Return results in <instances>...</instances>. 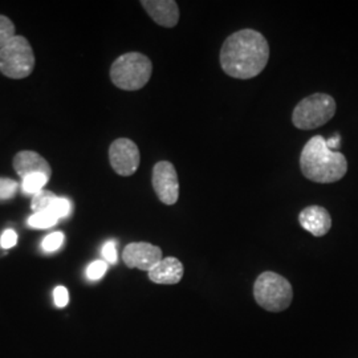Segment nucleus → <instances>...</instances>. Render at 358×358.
Returning a JSON list of instances; mask_svg holds the SVG:
<instances>
[{"label": "nucleus", "instance_id": "obj_17", "mask_svg": "<svg viewBox=\"0 0 358 358\" xmlns=\"http://www.w3.org/2000/svg\"><path fill=\"white\" fill-rule=\"evenodd\" d=\"M15 36L16 35L13 22L7 16L0 15V50L6 47Z\"/></svg>", "mask_w": 358, "mask_h": 358}, {"label": "nucleus", "instance_id": "obj_19", "mask_svg": "<svg viewBox=\"0 0 358 358\" xmlns=\"http://www.w3.org/2000/svg\"><path fill=\"white\" fill-rule=\"evenodd\" d=\"M108 271V263L103 260H96L90 263V267L87 269V276L90 280H100Z\"/></svg>", "mask_w": 358, "mask_h": 358}, {"label": "nucleus", "instance_id": "obj_16", "mask_svg": "<svg viewBox=\"0 0 358 358\" xmlns=\"http://www.w3.org/2000/svg\"><path fill=\"white\" fill-rule=\"evenodd\" d=\"M48 180L50 178L44 174H31L26 178H23V182H22L23 192L35 195L36 192L44 190L43 187L47 185Z\"/></svg>", "mask_w": 358, "mask_h": 358}, {"label": "nucleus", "instance_id": "obj_13", "mask_svg": "<svg viewBox=\"0 0 358 358\" xmlns=\"http://www.w3.org/2000/svg\"><path fill=\"white\" fill-rule=\"evenodd\" d=\"M183 264L177 257L162 259L149 273V279L155 284L174 285L178 284L183 278Z\"/></svg>", "mask_w": 358, "mask_h": 358}, {"label": "nucleus", "instance_id": "obj_7", "mask_svg": "<svg viewBox=\"0 0 358 358\" xmlns=\"http://www.w3.org/2000/svg\"><path fill=\"white\" fill-rule=\"evenodd\" d=\"M110 166L121 177L133 176L141 162L138 146L129 138H118L109 148Z\"/></svg>", "mask_w": 358, "mask_h": 358}, {"label": "nucleus", "instance_id": "obj_4", "mask_svg": "<svg viewBox=\"0 0 358 358\" xmlns=\"http://www.w3.org/2000/svg\"><path fill=\"white\" fill-rule=\"evenodd\" d=\"M256 303L268 312H282L291 306L294 299L292 285L276 272H263L254 284Z\"/></svg>", "mask_w": 358, "mask_h": 358}, {"label": "nucleus", "instance_id": "obj_22", "mask_svg": "<svg viewBox=\"0 0 358 358\" xmlns=\"http://www.w3.org/2000/svg\"><path fill=\"white\" fill-rule=\"evenodd\" d=\"M53 300H55V304L56 307L64 308L66 307L68 301H69V294H68V289L60 285V287H56L55 291H53Z\"/></svg>", "mask_w": 358, "mask_h": 358}, {"label": "nucleus", "instance_id": "obj_25", "mask_svg": "<svg viewBox=\"0 0 358 358\" xmlns=\"http://www.w3.org/2000/svg\"><path fill=\"white\" fill-rule=\"evenodd\" d=\"M340 143H341V137H340V134H334L332 138H329V140H327V145H328V148L333 150V152H337V149L340 148Z\"/></svg>", "mask_w": 358, "mask_h": 358}, {"label": "nucleus", "instance_id": "obj_20", "mask_svg": "<svg viewBox=\"0 0 358 358\" xmlns=\"http://www.w3.org/2000/svg\"><path fill=\"white\" fill-rule=\"evenodd\" d=\"M52 213L56 215V217H68L69 214H71V211H72V205H71V202L68 201V199H65V198H60V196H57L56 198V201L52 203L51 208Z\"/></svg>", "mask_w": 358, "mask_h": 358}, {"label": "nucleus", "instance_id": "obj_1", "mask_svg": "<svg viewBox=\"0 0 358 358\" xmlns=\"http://www.w3.org/2000/svg\"><path fill=\"white\" fill-rule=\"evenodd\" d=\"M268 59L267 38L251 28L230 35L220 50L223 72L238 80H250L260 75L268 64Z\"/></svg>", "mask_w": 358, "mask_h": 358}, {"label": "nucleus", "instance_id": "obj_5", "mask_svg": "<svg viewBox=\"0 0 358 358\" xmlns=\"http://www.w3.org/2000/svg\"><path fill=\"white\" fill-rule=\"evenodd\" d=\"M337 105L332 96L327 93H315L294 106L292 122L301 130H313L329 122L336 115Z\"/></svg>", "mask_w": 358, "mask_h": 358}, {"label": "nucleus", "instance_id": "obj_12", "mask_svg": "<svg viewBox=\"0 0 358 358\" xmlns=\"http://www.w3.org/2000/svg\"><path fill=\"white\" fill-rule=\"evenodd\" d=\"M13 169L17 176L26 178L31 174H44L51 178L52 167L45 158H43L36 152H20L13 158Z\"/></svg>", "mask_w": 358, "mask_h": 358}, {"label": "nucleus", "instance_id": "obj_21", "mask_svg": "<svg viewBox=\"0 0 358 358\" xmlns=\"http://www.w3.org/2000/svg\"><path fill=\"white\" fill-rule=\"evenodd\" d=\"M17 183L10 178H0V199H10L17 190Z\"/></svg>", "mask_w": 358, "mask_h": 358}, {"label": "nucleus", "instance_id": "obj_9", "mask_svg": "<svg viewBox=\"0 0 358 358\" xmlns=\"http://www.w3.org/2000/svg\"><path fill=\"white\" fill-rule=\"evenodd\" d=\"M124 263L129 268H138L150 272L162 260V250L145 242L130 243L122 252Z\"/></svg>", "mask_w": 358, "mask_h": 358}, {"label": "nucleus", "instance_id": "obj_14", "mask_svg": "<svg viewBox=\"0 0 358 358\" xmlns=\"http://www.w3.org/2000/svg\"><path fill=\"white\" fill-rule=\"evenodd\" d=\"M57 220H59V217H56L51 210H47V211L36 213L32 217H29L28 224L32 229L44 230V229H50L52 226H55L57 223Z\"/></svg>", "mask_w": 358, "mask_h": 358}, {"label": "nucleus", "instance_id": "obj_10", "mask_svg": "<svg viewBox=\"0 0 358 358\" xmlns=\"http://www.w3.org/2000/svg\"><path fill=\"white\" fill-rule=\"evenodd\" d=\"M299 222L304 230L320 238L332 229V217L327 208L321 206H308L300 214Z\"/></svg>", "mask_w": 358, "mask_h": 358}, {"label": "nucleus", "instance_id": "obj_18", "mask_svg": "<svg viewBox=\"0 0 358 358\" xmlns=\"http://www.w3.org/2000/svg\"><path fill=\"white\" fill-rule=\"evenodd\" d=\"M63 243H64V234L53 232L43 241L41 247L45 252H53V251H57L63 245Z\"/></svg>", "mask_w": 358, "mask_h": 358}, {"label": "nucleus", "instance_id": "obj_8", "mask_svg": "<svg viewBox=\"0 0 358 358\" xmlns=\"http://www.w3.org/2000/svg\"><path fill=\"white\" fill-rule=\"evenodd\" d=\"M152 183L158 199L164 205L177 203L179 198L178 174L171 162L161 161L154 165Z\"/></svg>", "mask_w": 358, "mask_h": 358}, {"label": "nucleus", "instance_id": "obj_24", "mask_svg": "<svg viewBox=\"0 0 358 358\" xmlns=\"http://www.w3.org/2000/svg\"><path fill=\"white\" fill-rule=\"evenodd\" d=\"M17 243V234L13 230H6L0 238V245L6 250L13 248L15 244Z\"/></svg>", "mask_w": 358, "mask_h": 358}, {"label": "nucleus", "instance_id": "obj_3", "mask_svg": "<svg viewBox=\"0 0 358 358\" xmlns=\"http://www.w3.org/2000/svg\"><path fill=\"white\" fill-rule=\"evenodd\" d=\"M153 73V64L148 56L140 52H129L110 66V78L117 88L122 90H140Z\"/></svg>", "mask_w": 358, "mask_h": 358}, {"label": "nucleus", "instance_id": "obj_23", "mask_svg": "<svg viewBox=\"0 0 358 358\" xmlns=\"http://www.w3.org/2000/svg\"><path fill=\"white\" fill-rule=\"evenodd\" d=\"M103 256L106 263L115 264L117 263V244L113 241H109L103 244Z\"/></svg>", "mask_w": 358, "mask_h": 358}, {"label": "nucleus", "instance_id": "obj_2", "mask_svg": "<svg viewBox=\"0 0 358 358\" xmlns=\"http://www.w3.org/2000/svg\"><path fill=\"white\" fill-rule=\"evenodd\" d=\"M300 169L312 182L333 183L345 177L348 161L344 154L331 150L322 136H315L303 148Z\"/></svg>", "mask_w": 358, "mask_h": 358}, {"label": "nucleus", "instance_id": "obj_15", "mask_svg": "<svg viewBox=\"0 0 358 358\" xmlns=\"http://www.w3.org/2000/svg\"><path fill=\"white\" fill-rule=\"evenodd\" d=\"M56 198H57V195L52 192H48V190H41V192H36L32 196V203H31L34 214L50 210L52 203L56 201Z\"/></svg>", "mask_w": 358, "mask_h": 358}, {"label": "nucleus", "instance_id": "obj_11", "mask_svg": "<svg viewBox=\"0 0 358 358\" xmlns=\"http://www.w3.org/2000/svg\"><path fill=\"white\" fill-rule=\"evenodd\" d=\"M142 7L159 26L173 28L179 22V8L174 0H142Z\"/></svg>", "mask_w": 358, "mask_h": 358}, {"label": "nucleus", "instance_id": "obj_6", "mask_svg": "<svg viewBox=\"0 0 358 358\" xmlns=\"http://www.w3.org/2000/svg\"><path fill=\"white\" fill-rule=\"evenodd\" d=\"M35 66V55L24 36L15 38L0 50V72L13 80L29 76Z\"/></svg>", "mask_w": 358, "mask_h": 358}]
</instances>
